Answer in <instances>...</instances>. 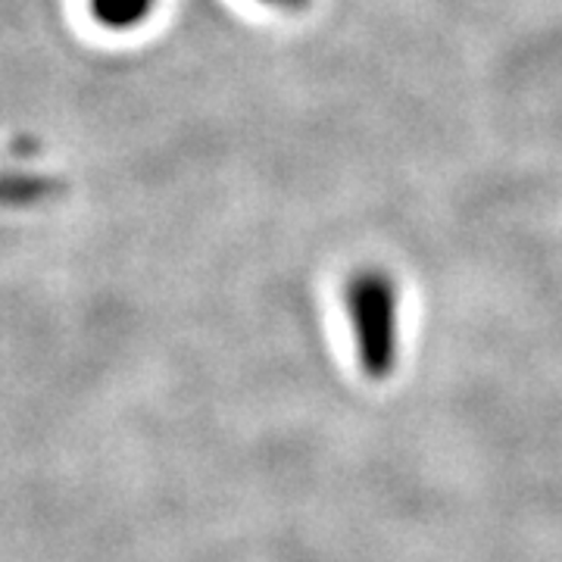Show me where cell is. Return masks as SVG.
I'll list each match as a JSON object with an SVG mask.
<instances>
[{
  "label": "cell",
  "mask_w": 562,
  "mask_h": 562,
  "mask_svg": "<svg viewBox=\"0 0 562 562\" xmlns=\"http://www.w3.org/2000/svg\"><path fill=\"white\" fill-rule=\"evenodd\" d=\"M357 357L369 379H387L397 366V288L379 269H366L344 288Z\"/></svg>",
  "instance_id": "obj_1"
},
{
  "label": "cell",
  "mask_w": 562,
  "mask_h": 562,
  "mask_svg": "<svg viewBox=\"0 0 562 562\" xmlns=\"http://www.w3.org/2000/svg\"><path fill=\"white\" fill-rule=\"evenodd\" d=\"M88 10L103 29H135L150 16L154 0H88Z\"/></svg>",
  "instance_id": "obj_2"
},
{
  "label": "cell",
  "mask_w": 562,
  "mask_h": 562,
  "mask_svg": "<svg viewBox=\"0 0 562 562\" xmlns=\"http://www.w3.org/2000/svg\"><path fill=\"white\" fill-rule=\"evenodd\" d=\"M262 3H269V7H281V10H297V7H303L306 0H262Z\"/></svg>",
  "instance_id": "obj_3"
}]
</instances>
